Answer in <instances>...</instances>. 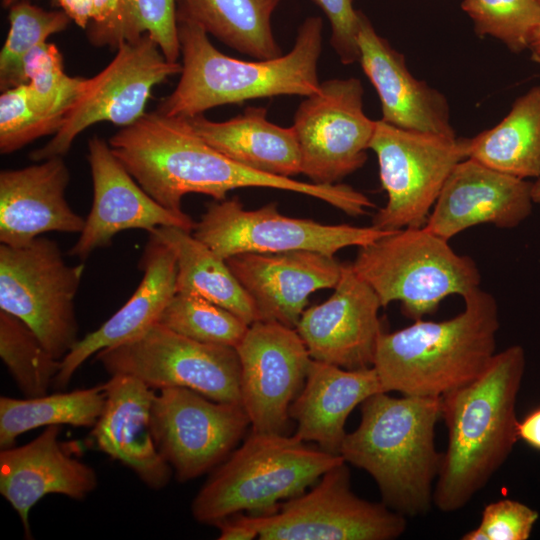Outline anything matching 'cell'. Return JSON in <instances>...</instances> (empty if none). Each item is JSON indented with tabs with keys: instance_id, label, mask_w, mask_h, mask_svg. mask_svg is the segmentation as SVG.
<instances>
[{
	"instance_id": "cell-1",
	"label": "cell",
	"mask_w": 540,
	"mask_h": 540,
	"mask_svg": "<svg viewBox=\"0 0 540 540\" xmlns=\"http://www.w3.org/2000/svg\"><path fill=\"white\" fill-rule=\"evenodd\" d=\"M108 144L137 183L159 204L182 213L186 194L215 200L239 188L285 190L324 201L349 216H362L375 204L346 184H315L250 169L204 141L181 118L146 112L113 134Z\"/></svg>"
},
{
	"instance_id": "cell-15",
	"label": "cell",
	"mask_w": 540,
	"mask_h": 540,
	"mask_svg": "<svg viewBox=\"0 0 540 540\" xmlns=\"http://www.w3.org/2000/svg\"><path fill=\"white\" fill-rule=\"evenodd\" d=\"M249 425L242 404L218 402L183 387L160 389L151 407L156 447L180 482L216 468Z\"/></svg>"
},
{
	"instance_id": "cell-31",
	"label": "cell",
	"mask_w": 540,
	"mask_h": 540,
	"mask_svg": "<svg viewBox=\"0 0 540 540\" xmlns=\"http://www.w3.org/2000/svg\"><path fill=\"white\" fill-rule=\"evenodd\" d=\"M106 402L103 384L71 392L24 399L0 397V448L15 445L17 437L48 426L93 427Z\"/></svg>"
},
{
	"instance_id": "cell-18",
	"label": "cell",
	"mask_w": 540,
	"mask_h": 540,
	"mask_svg": "<svg viewBox=\"0 0 540 540\" xmlns=\"http://www.w3.org/2000/svg\"><path fill=\"white\" fill-rule=\"evenodd\" d=\"M333 294L305 309L296 326L312 359L345 369L372 367L382 307L372 287L343 263Z\"/></svg>"
},
{
	"instance_id": "cell-30",
	"label": "cell",
	"mask_w": 540,
	"mask_h": 540,
	"mask_svg": "<svg viewBox=\"0 0 540 540\" xmlns=\"http://www.w3.org/2000/svg\"><path fill=\"white\" fill-rule=\"evenodd\" d=\"M283 0H179L177 12L209 35L255 59L282 55L271 19Z\"/></svg>"
},
{
	"instance_id": "cell-11",
	"label": "cell",
	"mask_w": 540,
	"mask_h": 540,
	"mask_svg": "<svg viewBox=\"0 0 540 540\" xmlns=\"http://www.w3.org/2000/svg\"><path fill=\"white\" fill-rule=\"evenodd\" d=\"M240 514L261 540H393L407 527L406 516L352 491L346 462L272 514Z\"/></svg>"
},
{
	"instance_id": "cell-46",
	"label": "cell",
	"mask_w": 540,
	"mask_h": 540,
	"mask_svg": "<svg viewBox=\"0 0 540 540\" xmlns=\"http://www.w3.org/2000/svg\"><path fill=\"white\" fill-rule=\"evenodd\" d=\"M532 199L535 204H540V178L532 183Z\"/></svg>"
},
{
	"instance_id": "cell-13",
	"label": "cell",
	"mask_w": 540,
	"mask_h": 540,
	"mask_svg": "<svg viewBox=\"0 0 540 540\" xmlns=\"http://www.w3.org/2000/svg\"><path fill=\"white\" fill-rule=\"evenodd\" d=\"M181 69V63L169 61L147 34L121 44L112 61L86 79L61 128L44 146L32 151L30 159L39 162L63 157L74 140L96 123L107 121L121 128L135 123L146 113L153 88L180 74Z\"/></svg>"
},
{
	"instance_id": "cell-43",
	"label": "cell",
	"mask_w": 540,
	"mask_h": 540,
	"mask_svg": "<svg viewBox=\"0 0 540 540\" xmlns=\"http://www.w3.org/2000/svg\"><path fill=\"white\" fill-rule=\"evenodd\" d=\"M57 2L80 28H88L94 16V0H57Z\"/></svg>"
},
{
	"instance_id": "cell-44",
	"label": "cell",
	"mask_w": 540,
	"mask_h": 540,
	"mask_svg": "<svg viewBox=\"0 0 540 540\" xmlns=\"http://www.w3.org/2000/svg\"><path fill=\"white\" fill-rule=\"evenodd\" d=\"M518 438L530 447L540 450V407L519 421Z\"/></svg>"
},
{
	"instance_id": "cell-40",
	"label": "cell",
	"mask_w": 540,
	"mask_h": 540,
	"mask_svg": "<svg viewBox=\"0 0 540 540\" xmlns=\"http://www.w3.org/2000/svg\"><path fill=\"white\" fill-rule=\"evenodd\" d=\"M136 21L171 62H178L180 44L176 0H130Z\"/></svg>"
},
{
	"instance_id": "cell-35",
	"label": "cell",
	"mask_w": 540,
	"mask_h": 540,
	"mask_svg": "<svg viewBox=\"0 0 540 540\" xmlns=\"http://www.w3.org/2000/svg\"><path fill=\"white\" fill-rule=\"evenodd\" d=\"M23 74L32 104L47 113L64 117L81 95L87 79L67 75L61 52L49 42L28 54L23 63Z\"/></svg>"
},
{
	"instance_id": "cell-2",
	"label": "cell",
	"mask_w": 540,
	"mask_h": 540,
	"mask_svg": "<svg viewBox=\"0 0 540 540\" xmlns=\"http://www.w3.org/2000/svg\"><path fill=\"white\" fill-rule=\"evenodd\" d=\"M525 366L523 347L509 346L476 379L441 396L448 444L433 491L440 511L463 508L511 454L519 440L516 402Z\"/></svg>"
},
{
	"instance_id": "cell-17",
	"label": "cell",
	"mask_w": 540,
	"mask_h": 540,
	"mask_svg": "<svg viewBox=\"0 0 540 540\" xmlns=\"http://www.w3.org/2000/svg\"><path fill=\"white\" fill-rule=\"evenodd\" d=\"M93 201L79 238L69 255L85 260L90 254L110 246L119 232L162 226L192 231L195 222L185 212L165 208L153 199L132 177L112 152L108 142L98 136L88 141Z\"/></svg>"
},
{
	"instance_id": "cell-5",
	"label": "cell",
	"mask_w": 540,
	"mask_h": 540,
	"mask_svg": "<svg viewBox=\"0 0 540 540\" xmlns=\"http://www.w3.org/2000/svg\"><path fill=\"white\" fill-rule=\"evenodd\" d=\"M463 299L450 319L381 332L372 367L383 392L441 397L483 373L496 354L498 304L481 288Z\"/></svg>"
},
{
	"instance_id": "cell-41",
	"label": "cell",
	"mask_w": 540,
	"mask_h": 540,
	"mask_svg": "<svg viewBox=\"0 0 540 540\" xmlns=\"http://www.w3.org/2000/svg\"><path fill=\"white\" fill-rule=\"evenodd\" d=\"M327 16L331 26L330 43L343 64L359 59L357 32L359 11L353 0H313Z\"/></svg>"
},
{
	"instance_id": "cell-16",
	"label": "cell",
	"mask_w": 540,
	"mask_h": 540,
	"mask_svg": "<svg viewBox=\"0 0 540 540\" xmlns=\"http://www.w3.org/2000/svg\"><path fill=\"white\" fill-rule=\"evenodd\" d=\"M241 365V403L253 431L286 434L289 411L312 361L295 328L256 321L236 347Z\"/></svg>"
},
{
	"instance_id": "cell-10",
	"label": "cell",
	"mask_w": 540,
	"mask_h": 540,
	"mask_svg": "<svg viewBox=\"0 0 540 540\" xmlns=\"http://www.w3.org/2000/svg\"><path fill=\"white\" fill-rule=\"evenodd\" d=\"M468 138L406 130L376 120L370 149L378 161L387 202L372 226L423 227L453 168L467 158Z\"/></svg>"
},
{
	"instance_id": "cell-36",
	"label": "cell",
	"mask_w": 540,
	"mask_h": 540,
	"mask_svg": "<svg viewBox=\"0 0 540 540\" xmlns=\"http://www.w3.org/2000/svg\"><path fill=\"white\" fill-rule=\"evenodd\" d=\"M461 8L473 21L477 36L493 37L513 53L529 48L540 22L538 0H463Z\"/></svg>"
},
{
	"instance_id": "cell-34",
	"label": "cell",
	"mask_w": 540,
	"mask_h": 540,
	"mask_svg": "<svg viewBox=\"0 0 540 540\" xmlns=\"http://www.w3.org/2000/svg\"><path fill=\"white\" fill-rule=\"evenodd\" d=\"M159 323L193 340L236 348L249 325L228 309L199 295L176 292Z\"/></svg>"
},
{
	"instance_id": "cell-38",
	"label": "cell",
	"mask_w": 540,
	"mask_h": 540,
	"mask_svg": "<svg viewBox=\"0 0 540 540\" xmlns=\"http://www.w3.org/2000/svg\"><path fill=\"white\" fill-rule=\"evenodd\" d=\"M539 518L536 510L526 504L501 499L487 504L479 526L467 533L463 540H527Z\"/></svg>"
},
{
	"instance_id": "cell-33",
	"label": "cell",
	"mask_w": 540,
	"mask_h": 540,
	"mask_svg": "<svg viewBox=\"0 0 540 540\" xmlns=\"http://www.w3.org/2000/svg\"><path fill=\"white\" fill-rule=\"evenodd\" d=\"M71 19L63 11H48L20 0L10 7L9 31L0 51V89L26 84L25 58L56 33L64 31Z\"/></svg>"
},
{
	"instance_id": "cell-12",
	"label": "cell",
	"mask_w": 540,
	"mask_h": 540,
	"mask_svg": "<svg viewBox=\"0 0 540 540\" xmlns=\"http://www.w3.org/2000/svg\"><path fill=\"white\" fill-rule=\"evenodd\" d=\"M193 230L198 240L225 260L242 253L298 250L334 256L341 249L366 246L394 231L292 218L279 212L276 203L247 210L238 197L209 203Z\"/></svg>"
},
{
	"instance_id": "cell-27",
	"label": "cell",
	"mask_w": 540,
	"mask_h": 540,
	"mask_svg": "<svg viewBox=\"0 0 540 540\" xmlns=\"http://www.w3.org/2000/svg\"><path fill=\"white\" fill-rule=\"evenodd\" d=\"M184 120L213 148L250 169L287 178L301 174L293 127L269 121L264 107H247L226 121H212L203 115Z\"/></svg>"
},
{
	"instance_id": "cell-8",
	"label": "cell",
	"mask_w": 540,
	"mask_h": 540,
	"mask_svg": "<svg viewBox=\"0 0 540 540\" xmlns=\"http://www.w3.org/2000/svg\"><path fill=\"white\" fill-rule=\"evenodd\" d=\"M84 269L68 265L48 238L0 245V310L27 324L58 360L79 341L75 297Z\"/></svg>"
},
{
	"instance_id": "cell-28",
	"label": "cell",
	"mask_w": 540,
	"mask_h": 540,
	"mask_svg": "<svg viewBox=\"0 0 540 540\" xmlns=\"http://www.w3.org/2000/svg\"><path fill=\"white\" fill-rule=\"evenodd\" d=\"M167 244L177 262L176 292L199 295L236 314L248 325L259 321L257 309L227 261L191 231L162 226L149 232Z\"/></svg>"
},
{
	"instance_id": "cell-3",
	"label": "cell",
	"mask_w": 540,
	"mask_h": 540,
	"mask_svg": "<svg viewBox=\"0 0 540 540\" xmlns=\"http://www.w3.org/2000/svg\"><path fill=\"white\" fill-rule=\"evenodd\" d=\"M177 20L182 69L175 89L156 109L165 116L192 118L221 105L281 95L307 97L319 89L320 17L303 21L288 53L256 61L223 54L196 22L178 12Z\"/></svg>"
},
{
	"instance_id": "cell-25",
	"label": "cell",
	"mask_w": 540,
	"mask_h": 540,
	"mask_svg": "<svg viewBox=\"0 0 540 540\" xmlns=\"http://www.w3.org/2000/svg\"><path fill=\"white\" fill-rule=\"evenodd\" d=\"M139 267L143 278L129 300L98 329L79 339L61 360L55 389H64L91 356L136 337L159 321L176 293L175 254L167 244L149 234Z\"/></svg>"
},
{
	"instance_id": "cell-19",
	"label": "cell",
	"mask_w": 540,
	"mask_h": 540,
	"mask_svg": "<svg viewBox=\"0 0 540 540\" xmlns=\"http://www.w3.org/2000/svg\"><path fill=\"white\" fill-rule=\"evenodd\" d=\"M532 182L465 158L448 176L424 227L450 240L481 224L512 229L532 213Z\"/></svg>"
},
{
	"instance_id": "cell-14",
	"label": "cell",
	"mask_w": 540,
	"mask_h": 540,
	"mask_svg": "<svg viewBox=\"0 0 540 540\" xmlns=\"http://www.w3.org/2000/svg\"><path fill=\"white\" fill-rule=\"evenodd\" d=\"M363 94L358 78H334L299 104L292 127L312 183L337 184L366 162L376 120L364 113Z\"/></svg>"
},
{
	"instance_id": "cell-20",
	"label": "cell",
	"mask_w": 540,
	"mask_h": 540,
	"mask_svg": "<svg viewBox=\"0 0 540 540\" xmlns=\"http://www.w3.org/2000/svg\"><path fill=\"white\" fill-rule=\"evenodd\" d=\"M252 299L261 321L296 328L309 296L334 288L343 263L315 251L242 253L226 259Z\"/></svg>"
},
{
	"instance_id": "cell-48",
	"label": "cell",
	"mask_w": 540,
	"mask_h": 540,
	"mask_svg": "<svg viewBox=\"0 0 540 540\" xmlns=\"http://www.w3.org/2000/svg\"><path fill=\"white\" fill-rule=\"evenodd\" d=\"M540 2V0H538Z\"/></svg>"
},
{
	"instance_id": "cell-39",
	"label": "cell",
	"mask_w": 540,
	"mask_h": 540,
	"mask_svg": "<svg viewBox=\"0 0 540 540\" xmlns=\"http://www.w3.org/2000/svg\"><path fill=\"white\" fill-rule=\"evenodd\" d=\"M130 0H94V16L88 26L93 46L117 49L142 37Z\"/></svg>"
},
{
	"instance_id": "cell-4",
	"label": "cell",
	"mask_w": 540,
	"mask_h": 540,
	"mask_svg": "<svg viewBox=\"0 0 540 540\" xmlns=\"http://www.w3.org/2000/svg\"><path fill=\"white\" fill-rule=\"evenodd\" d=\"M440 418L441 397L376 393L362 402L360 423L339 454L372 476L388 507L404 516L424 514L442 461L434 443Z\"/></svg>"
},
{
	"instance_id": "cell-23",
	"label": "cell",
	"mask_w": 540,
	"mask_h": 540,
	"mask_svg": "<svg viewBox=\"0 0 540 540\" xmlns=\"http://www.w3.org/2000/svg\"><path fill=\"white\" fill-rule=\"evenodd\" d=\"M70 172L63 157L0 172V242L18 247L47 232L80 233L85 219L65 192Z\"/></svg>"
},
{
	"instance_id": "cell-26",
	"label": "cell",
	"mask_w": 540,
	"mask_h": 540,
	"mask_svg": "<svg viewBox=\"0 0 540 540\" xmlns=\"http://www.w3.org/2000/svg\"><path fill=\"white\" fill-rule=\"evenodd\" d=\"M383 392L373 367L345 369L312 359L304 385L290 406L295 436L340 455L345 423L357 405Z\"/></svg>"
},
{
	"instance_id": "cell-47",
	"label": "cell",
	"mask_w": 540,
	"mask_h": 540,
	"mask_svg": "<svg viewBox=\"0 0 540 540\" xmlns=\"http://www.w3.org/2000/svg\"><path fill=\"white\" fill-rule=\"evenodd\" d=\"M2 1V5L4 7H11L13 4H15L16 2L20 1V0H1Z\"/></svg>"
},
{
	"instance_id": "cell-45",
	"label": "cell",
	"mask_w": 540,
	"mask_h": 540,
	"mask_svg": "<svg viewBox=\"0 0 540 540\" xmlns=\"http://www.w3.org/2000/svg\"><path fill=\"white\" fill-rule=\"evenodd\" d=\"M532 60L540 64V22L536 27L529 44Z\"/></svg>"
},
{
	"instance_id": "cell-21",
	"label": "cell",
	"mask_w": 540,
	"mask_h": 540,
	"mask_svg": "<svg viewBox=\"0 0 540 540\" xmlns=\"http://www.w3.org/2000/svg\"><path fill=\"white\" fill-rule=\"evenodd\" d=\"M357 45L358 62L380 99L382 121L406 130L456 136L445 95L415 78L404 55L376 32L361 11Z\"/></svg>"
},
{
	"instance_id": "cell-6",
	"label": "cell",
	"mask_w": 540,
	"mask_h": 540,
	"mask_svg": "<svg viewBox=\"0 0 540 540\" xmlns=\"http://www.w3.org/2000/svg\"><path fill=\"white\" fill-rule=\"evenodd\" d=\"M341 455L312 447L295 435L253 431L220 463L191 504L197 522L213 525L249 512L268 515L282 500L296 497L332 467Z\"/></svg>"
},
{
	"instance_id": "cell-9",
	"label": "cell",
	"mask_w": 540,
	"mask_h": 540,
	"mask_svg": "<svg viewBox=\"0 0 540 540\" xmlns=\"http://www.w3.org/2000/svg\"><path fill=\"white\" fill-rule=\"evenodd\" d=\"M94 356L110 376L129 375L154 390L183 387L218 402L242 404L236 348L193 340L159 322Z\"/></svg>"
},
{
	"instance_id": "cell-7",
	"label": "cell",
	"mask_w": 540,
	"mask_h": 540,
	"mask_svg": "<svg viewBox=\"0 0 540 540\" xmlns=\"http://www.w3.org/2000/svg\"><path fill=\"white\" fill-rule=\"evenodd\" d=\"M448 241L424 226L394 230L359 247L351 264L382 307L399 301L405 316L415 321L434 313L446 297L464 298L480 288L475 261L455 252Z\"/></svg>"
},
{
	"instance_id": "cell-32",
	"label": "cell",
	"mask_w": 540,
	"mask_h": 540,
	"mask_svg": "<svg viewBox=\"0 0 540 540\" xmlns=\"http://www.w3.org/2000/svg\"><path fill=\"white\" fill-rule=\"evenodd\" d=\"M0 356L20 391L27 398L48 394L61 360L43 345L19 318L0 310Z\"/></svg>"
},
{
	"instance_id": "cell-24",
	"label": "cell",
	"mask_w": 540,
	"mask_h": 540,
	"mask_svg": "<svg viewBox=\"0 0 540 540\" xmlns=\"http://www.w3.org/2000/svg\"><path fill=\"white\" fill-rule=\"evenodd\" d=\"M106 402L92 427L97 448L130 468L149 488H164L172 468L159 453L151 430L156 391L129 375H112L103 383Z\"/></svg>"
},
{
	"instance_id": "cell-22",
	"label": "cell",
	"mask_w": 540,
	"mask_h": 540,
	"mask_svg": "<svg viewBox=\"0 0 540 540\" xmlns=\"http://www.w3.org/2000/svg\"><path fill=\"white\" fill-rule=\"evenodd\" d=\"M61 426L45 427L32 441L0 451V493L17 512L31 539V508L49 494L83 500L98 485L95 470L61 446Z\"/></svg>"
},
{
	"instance_id": "cell-29",
	"label": "cell",
	"mask_w": 540,
	"mask_h": 540,
	"mask_svg": "<svg viewBox=\"0 0 540 540\" xmlns=\"http://www.w3.org/2000/svg\"><path fill=\"white\" fill-rule=\"evenodd\" d=\"M467 158L517 178H540V84L519 96L497 125L468 138Z\"/></svg>"
},
{
	"instance_id": "cell-37",
	"label": "cell",
	"mask_w": 540,
	"mask_h": 540,
	"mask_svg": "<svg viewBox=\"0 0 540 540\" xmlns=\"http://www.w3.org/2000/svg\"><path fill=\"white\" fill-rule=\"evenodd\" d=\"M64 116L47 113L29 99L26 84L2 91L0 96V152L10 154L34 140L55 135Z\"/></svg>"
},
{
	"instance_id": "cell-42",
	"label": "cell",
	"mask_w": 540,
	"mask_h": 540,
	"mask_svg": "<svg viewBox=\"0 0 540 540\" xmlns=\"http://www.w3.org/2000/svg\"><path fill=\"white\" fill-rule=\"evenodd\" d=\"M219 530V540H252L258 538L257 530L245 522L240 513L228 516L213 524Z\"/></svg>"
}]
</instances>
